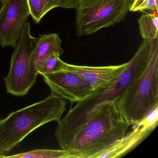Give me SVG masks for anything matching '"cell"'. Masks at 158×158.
I'll return each mask as SVG.
<instances>
[{"mask_svg": "<svg viewBox=\"0 0 158 158\" xmlns=\"http://www.w3.org/2000/svg\"><path fill=\"white\" fill-rule=\"evenodd\" d=\"M150 49V41L143 40L126 69L110 86L96 91L92 96L77 102L60 119L54 135L60 149L68 148L78 130L102 104L110 101H114L140 75L148 63Z\"/></svg>", "mask_w": 158, "mask_h": 158, "instance_id": "obj_1", "label": "cell"}, {"mask_svg": "<svg viewBox=\"0 0 158 158\" xmlns=\"http://www.w3.org/2000/svg\"><path fill=\"white\" fill-rule=\"evenodd\" d=\"M130 126L114 102H105L74 137L66 149L68 158H96L123 137Z\"/></svg>", "mask_w": 158, "mask_h": 158, "instance_id": "obj_2", "label": "cell"}, {"mask_svg": "<svg viewBox=\"0 0 158 158\" xmlns=\"http://www.w3.org/2000/svg\"><path fill=\"white\" fill-rule=\"evenodd\" d=\"M66 105V100L51 92L42 100L0 120V158L7 155L40 127L50 122L59 123Z\"/></svg>", "mask_w": 158, "mask_h": 158, "instance_id": "obj_3", "label": "cell"}, {"mask_svg": "<svg viewBox=\"0 0 158 158\" xmlns=\"http://www.w3.org/2000/svg\"><path fill=\"white\" fill-rule=\"evenodd\" d=\"M114 102L131 125L158 104V38L150 41L148 60L142 73Z\"/></svg>", "mask_w": 158, "mask_h": 158, "instance_id": "obj_4", "label": "cell"}, {"mask_svg": "<svg viewBox=\"0 0 158 158\" xmlns=\"http://www.w3.org/2000/svg\"><path fill=\"white\" fill-rule=\"evenodd\" d=\"M133 0H79L76 8V34L89 35L124 21Z\"/></svg>", "mask_w": 158, "mask_h": 158, "instance_id": "obj_5", "label": "cell"}, {"mask_svg": "<svg viewBox=\"0 0 158 158\" xmlns=\"http://www.w3.org/2000/svg\"><path fill=\"white\" fill-rule=\"evenodd\" d=\"M37 41L27 22L12 55L10 71L4 78L7 93L17 97L25 96L35 83L39 74L32 63L31 55Z\"/></svg>", "mask_w": 158, "mask_h": 158, "instance_id": "obj_6", "label": "cell"}, {"mask_svg": "<svg viewBox=\"0 0 158 158\" xmlns=\"http://www.w3.org/2000/svg\"><path fill=\"white\" fill-rule=\"evenodd\" d=\"M30 15L26 0H4L0 11V45L16 46Z\"/></svg>", "mask_w": 158, "mask_h": 158, "instance_id": "obj_7", "label": "cell"}, {"mask_svg": "<svg viewBox=\"0 0 158 158\" xmlns=\"http://www.w3.org/2000/svg\"><path fill=\"white\" fill-rule=\"evenodd\" d=\"M42 76L51 92L72 102L82 101L96 92L77 75L63 69Z\"/></svg>", "mask_w": 158, "mask_h": 158, "instance_id": "obj_8", "label": "cell"}, {"mask_svg": "<svg viewBox=\"0 0 158 158\" xmlns=\"http://www.w3.org/2000/svg\"><path fill=\"white\" fill-rule=\"evenodd\" d=\"M128 62L116 65L89 66L66 63L63 61L61 69L77 75L88 83L94 91H98L110 86L123 72Z\"/></svg>", "mask_w": 158, "mask_h": 158, "instance_id": "obj_9", "label": "cell"}, {"mask_svg": "<svg viewBox=\"0 0 158 158\" xmlns=\"http://www.w3.org/2000/svg\"><path fill=\"white\" fill-rule=\"evenodd\" d=\"M152 131L142 127L132 128L131 132L98 155L96 158H116L123 157L134 150L146 139Z\"/></svg>", "mask_w": 158, "mask_h": 158, "instance_id": "obj_10", "label": "cell"}, {"mask_svg": "<svg viewBox=\"0 0 158 158\" xmlns=\"http://www.w3.org/2000/svg\"><path fill=\"white\" fill-rule=\"evenodd\" d=\"M62 40L56 33L40 35L31 55V61L37 70L48 55L56 52L60 56L64 51L61 47Z\"/></svg>", "mask_w": 158, "mask_h": 158, "instance_id": "obj_11", "label": "cell"}, {"mask_svg": "<svg viewBox=\"0 0 158 158\" xmlns=\"http://www.w3.org/2000/svg\"><path fill=\"white\" fill-rule=\"evenodd\" d=\"M138 24L143 40L151 41L158 38V13L152 12L142 14L139 19Z\"/></svg>", "mask_w": 158, "mask_h": 158, "instance_id": "obj_12", "label": "cell"}, {"mask_svg": "<svg viewBox=\"0 0 158 158\" xmlns=\"http://www.w3.org/2000/svg\"><path fill=\"white\" fill-rule=\"evenodd\" d=\"M30 15L35 23L52 9L60 7V0H26Z\"/></svg>", "mask_w": 158, "mask_h": 158, "instance_id": "obj_13", "label": "cell"}, {"mask_svg": "<svg viewBox=\"0 0 158 158\" xmlns=\"http://www.w3.org/2000/svg\"><path fill=\"white\" fill-rule=\"evenodd\" d=\"M66 150L38 149L12 155H5L2 158H68Z\"/></svg>", "mask_w": 158, "mask_h": 158, "instance_id": "obj_14", "label": "cell"}, {"mask_svg": "<svg viewBox=\"0 0 158 158\" xmlns=\"http://www.w3.org/2000/svg\"><path fill=\"white\" fill-rule=\"evenodd\" d=\"M60 54L56 52L48 55L39 67L37 70L38 74L42 76L61 69L63 61L60 59Z\"/></svg>", "mask_w": 158, "mask_h": 158, "instance_id": "obj_15", "label": "cell"}, {"mask_svg": "<svg viewBox=\"0 0 158 158\" xmlns=\"http://www.w3.org/2000/svg\"><path fill=\"white\" fill-rule=\"evenodd\" d=\"M158 123V104H156L144 117L132 125V128L142 127L153 131Z\"/></svg>", "mask_w": 158, "mask_h": 158, "instance_id": "obj_16", "label": "cell"}, {"mask_svg": "<svg viewBox=\"0 0 158 158\" xmlns=\"http://www.w3.org/2000/svg\"><path fill=\"white\" fill-rule=\"evenodd\" d=\"M145 11L158 13V0H133L130 12Z\"/></svg>", "mask_w": 158, "mask_h": 158, "instance_id": "obj_17", "label": "cell"}, {"mask_svg": "<svg viewBox=\"0 0 158 158\" xmlns=\"http://www.w3.org/2000/svg\"><path fill=\"white\" fill-rule=\"evenodd\" d=\"M61 8L64 9H75L79 0H60Z\"/></svg>", "mask_w": 158, "mask_h": 158, "instance_id": "obj_18", "label": "cell"}, {"mask_svg": "<svg viewBox=\"0 0 158 158\" xmlns=\"http://www.w3.org/2000/svg\"><path fill=\"white\" fill-rule=\"evenodd\" d=\"M4 0H0V11L1 10L3 4H4Z\"/></svg>", "mask_w": 158, "mask_h": 158, "instance_id": "obj_19", "label": "cell"}]
</instances>
